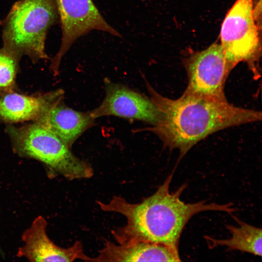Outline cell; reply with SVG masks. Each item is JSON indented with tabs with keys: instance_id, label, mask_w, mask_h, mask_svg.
Segmentation results:
<instances>
[{
	"instance_id": "obj_2",
	"label": "cell",
	"mask_w": 262,
	"mask_h": 262,
	"mask_svg": "<svg viewBox=\"0 0 262 262\" xmlns=\"http://www.w3.org/2000/svg\"><path fill=\"white\" fill-rule=\"evenodd\" d=\"M172 177L171 173L152 195L140 203L129 202L120 196H114L107 203L97 201L102 211L117 213L126 218L125 225L112 231L117 244L149 242L178 248L181 232L194 215L207 211H235L231 203L207 204L203 200L185 203L180 196L186 184L170 192Z\"/></svg>"
},
{
	"instance_id": "obj_17",
	"label": "cell",
	"mask_w": 262,
	"mask_h": 262,
	"mask_svg": "<svg viewBox=\"0 0 262 262\" xmlns=\"http://www.w3.org/2000/svg\"><path fill=\"white\" fill-rule=\"evenodd\" d=\"M143 0V1H145V0Z\"/></svg>"
},
{
	"instance_id": "obj_10",
	"label": "cell",
	"mask_w": 262,
	"mask_h": 262,
	"mask_svg": "<svg viewBox=\"0 0 262 262\" xmlns=\"http://www.w3.org/2000/svg\"><path fill=\"white\" fill-rule=\"evenodd\" d=\"M64 97L61 89L33 96L0 91V120L9 123L35 122Z\"/></svg>"
},
{
	"instance_id": "obj_14",
	"label": "cell",
	"mask_w": 262,
	"mask_h": 262,
	"mask_svg": "<svg viewBox=\"0 0 262 262\" xmlns=\"http://www.w3.org/2000/svg\"><path fill=\"white\" fill-rule=\"evenodd\" d=\"M20 60L4 48H0V91H15Z\"/></svg>"
},
{
	"instance_id": "obj_9",
	"label": "cell",
	"mask_w": 262,
	"mask_h": 262,
	"mask_svg": "<svg viewBox=\"0 0 262 262\" xmlns=\"http://www.w3.org/2000/svg\"><path fill=\"white\" fill-rule=\"evenodd\" d=\"M48 222L39 215L22 234L23 245L18 248L16 256L30 262H72L76 259L88 261L79 241L68 248H63L52 241L47 233Z\"/></svg>"
},
{
	"instance_id": "obj_12",
	"label": "cell",
	"mask_w": 262,
	"mask_h": 262,
	"mask_svg": "<svg viewBox=\"0 0 262 262\" xmlns=\"http://www.w3.org/2000/svg\"><path fill=\"white\" fill-rule=\"evenodd\" d=\"M62 99L53 105L37 122L55 134L71 148L75 142L95 125L90 111L81 112L67 106Z\"/></svg>"
},
{
	"instance_id": "obj_5",
	"label": "cell",
	"mask_w": 262,
	"mask_h": 262,
	"mask_svg": "<svg viewBox=\"0 0 262 262\" xmlns=\"http://www.w3.org/2000/svg\"><path fill=\"white\" fill-rule=\"evenodd\" d=\"M261 0H236L221 25L220 45L229 74L240 63L248 65L259 76L258 61L261 56Z\"/></svg>"
},
{
	"instance_id": "obj_6",
	"label": "cell",
	"mask_w": 262,
	"mask_h": 262,
	"mask_svg": "<svg viewBox=\"0 0 262 262\" xmlns=\"http://www.w3.org/2000/svg\"><path fill=\"white\" fill-rule=\"evenodd\" d=\"M62 37L60 47L51 59L50 69L57 75L62 58L82 36L93 30L108 33L117 37L120 33L104 18L92 0H55Z\"/></svg>"
},
{
	"instance_id": "obj_4",
	"label": "cell",
	"mask_w": 262,
	"mask_h": 262,
	"mask_svg": "<svg viewBox=\"0 0 262 262\" xmlns=\"http://www.w3.org/2000/svg\"><path fill=\"white\" fill-rule=\"evenodd\" d=\"M14 151L21 157L39 161L49 178L62 176L69 180L92 177L93 170L86 162L77 157L55 134L34 122L20 127L6 128Z\"/></svg>"
},
{
	"instance_id": "obj_3",
	"label": "cell",
	"mask_w": 262,
	"mask_h": 262,
	"mask_svg": "<svg viewBox=\"0 0 262 262\" xmlns=\"http://www.w3.org/2000/svg\"><path fill=\"white\" fill-rule=\"evenodd\" d=\"M55 0H20L2 20L3 48L33 63L49 58L45 50L47 33L59 21Z\"/></svg>"
},
{
	"instance_id": "obj_8",
	"label": "cell",
	"mask_w": 262,
	"mask_h": 262,
	"mask_svg": "<svg viewBox=\"0 0 262 262\" xmlns=\"http://www.w3.org/2000/svg\"><path fill=\"white\" fill-rule=\"evenodd\" d=\"M104 99L98 107L90 111L94 118L115 116L142 121L151 125L157 122L159 113L150 98L108 79L104 80Z\"/></svg>"
},
{
	"instance_id": "obj_15",
	"label": "cell",
	"mask_w": 262,
	"mask_h": 262,
	"mask_svg": "<svg viewBox=\"0 0 262 262\" xmlns=\"http://www.w3.org/2000/svg\"><path fill=\"white\" fill-rule=\"evenodd\" d=\"M0 254L2 257H4V253L3 252V251L1 249L0 246Z\"/></svg>"
},
{
	"instance_id": "obj_11",
	"label": "cell",
	"mask_w": 262,
	"mask_h": 262,
	"mask_svg": "<svg viewBox=\"0 0 262 262\" xmlns=\"http://www.w3.org/2000/svg\"><path fill=\"white\" fill-rule=\"evenodd\" d=\"M178 248L149 242L115 244L105 241L104 246L89 262H180Z\"/></svg>"
},
{
	"instance_id": "obj_1",
	"label": "cell",
	"mask_w": 262,
	"mask_h": 262,
	"mask_svg": "<svg viewBox=\"0 0 262 262\" xmlns=\"http://www.w3.org/2000/svg\"><path fill=\"white\" fill-rule=\"evenodd\" d=\"M150 98L159 111L155 124L142 129L156 135L169 150L178 149L181 159L198 142L229 127L261 121L262 113L228 101L183 93L177 99L159 94L145 80Z\"/></svg>"
},
{
	"instance_id": "obj_16",
	"label": "cell",
	"mask_w": 262,
	"mask_h": 262,
	"mask_svg": "<svg viewBox=\"0 0 262 262\" xmlns=\"http://www.w3.org/2000/svg\"><path fill=\"white\" fill-rule=\"evenodd\" d=\"M2 20L0 19V26H1Z\"/></svg>"
},
{
	"instance_id": "obj_7",
	"label": "cell",
	"mask_w": 262,
	"mask_h": 262,
	"mask_svg": "<svg viewBox=\"0 0 262 262\" xmlns=\"http://www.w3.org/2000/svg\"><path fill=\"white\" fill-rule=\"evenodd\" d=\"M188 83L183 93L225 101L224 87L229 74L220 43L192 53L184 61Z\"/></svg>"
},
{
	"instance_id": "obj_13",
	"label": "cell",
	"mask_w": 262,
	"mask_h": 262,
	"mask_svg": "<svg viewBox=\"0 0 262 262\" xmlns=\"http://www.w3.org/2000/svg\"><path fill=\"white\" fill-rule=\"evenodd\" d=\"M238 226L228 225L231 236L228 239H216L205 236L210 248L218 246H225L228 250H240L262 256V229L233 217Z\"/></svg>"
}]
</instances>
